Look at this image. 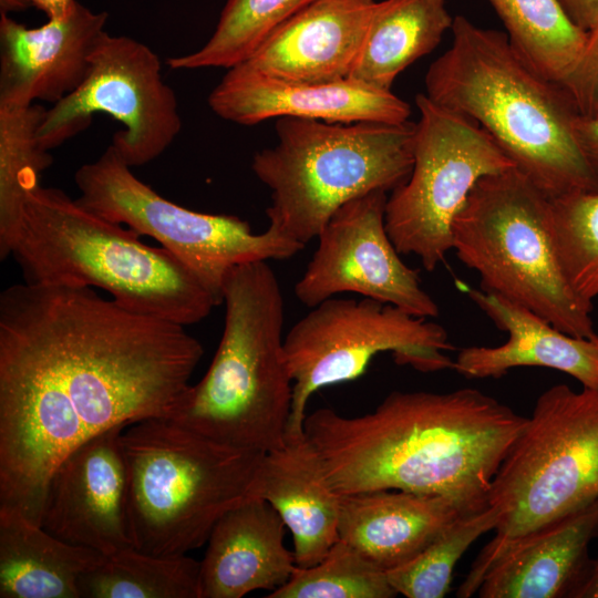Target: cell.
<instances>
[{
  "mask_svg": "<svg viewBox=\"0 0 598 598\" xmlns=\"http://www.w3.org/2000/svg\"><path fill=\"white\" fill-rule=\"evenodd\" d=\"M526 419L473 388L393 391L359 416L318 409L306 415L303 431L339 495L395 489L483 509Z\"/></svg>",
  "mask_w": 598,
  "mask_h": 598,
  "instance_id": "2",
  "label": "cell"
},
{
  "mask_svg": "<svg viewBox=\"0 0 598 598\" xmlns=\"http://www.w3.org/2000/svg\"><path fill=\"white\" fill-rule=\"evenodd\" d=\"M496 513L487 505L463 515L409 563L386 573L396 594L408 598H442L452 582L453 570L468 547L494 530Z\"/></svg>",
  "mask_w": 598,
  "mask_h": 598,
  "instance_id": "31",
  "label": "cell"
},
{
  "mask_svg": "<svg viewBox=\"0 0 598 598\" xmlns=\"http://www.w3.org/2000/svg\"><path fill=\"white\" fill-rule=\"evenodd\" d=\"M554 238L564 272L578 296L598 297V192L551 199Z\"/></svg>",
  "mask_w": 598,
  "mask_h": 598,
  "instance_id": "32",
  "label": "cell"
},
{
  "mask_svg": "<svg viewBox=\"0 0 598 598\" xmlns=\"http://www.w3.org/2000/svg\"><path fill=\"white\" fill-rule=\"evenodd\" d=\"M181 323L92 287L16 283L0 295V506L40 524L49 480L116 425L172 417L204 349Z\"/></svg>",
  "mask_w": 598,
  "mask_h": 598,
  "instance_id": "1",
  "label": "cell"
},
{
  "mask_svg": "<svg viewBox=\"0 0 598 598\" xmlns=\"http://www.w3.org/2000/svg\"><path fill=\"white\" fill-rule=\"evenodd\" d=\"M47 109L0 104V258L11 255L27 195L52 164L38 131Z\"/></svg>",
  "mask_w": 598,
  "mask_h": 598,
  "instance_id": "28",
  "label": "cell"
},
{
  "mask_svg": "<svg viewBox=\"0 0 598 598\" xmlns=\"http://www.w3.org/2000/svg\"><path fill=\"white\" fill-rule=\"evenodd\" d=\"M569 19L581 30L598 23V0H558Z\"/></svg>",
  "mask_w": 598,
  "mask_h": 598,
  "instance_id": "36",
  "label": "cell"
},
{
  "mask_svg": "<svg viewBox=\"0 0 598 598\" xmlns=\"http://www.w3.org/2000/svg\"><path fill=\"white\" fill-rule=\"evenodd\" d=\"M285 528L265 499L250 497L228 509L213 527L200 561V598H240L285 585L296 567L283 544Z\"/></svg>",
  "mask_w": 598,
  "mask_h": 598,
  "instance_id": "21",
  "label": "cell"
},
{
  "mask_svg": "<svg viewBox=\"0 0 598 598\" xmlns=\"http://www.w3.org/2000/svg\"><path fill=\"white\" fill-rule=\"evenodd\" d=\"M506 29L508 41L540 76L560 83L577 62L587 32L566 14L558 0H487Z\"/></svg>",
  "mask_w": 598,
  "mask_h": 598,
  "instance_id": "26",
  "label": "cell"
},
{
  "mask_svg": "<svg viewBox=\"0 0 598 598\" xmlns=\"http://www.w3.org/2000/svg\"><path fill=\"white\" fill-rule=\"evenodd\" d=\"M598 537V498L515 544L484 575L481 598H569Z\"/></svg>",
  "mask_w": 598,
  "mask_h": 598,
  "instance_id": "23",
  "label": "cell"
},
{
  "mask_svg": "<svg viewBox=\"0 0 598 598\" xmlns=\"http://www.w3.org/2000/svg\"><path fill=\"white\" fill-rule=\"evenodd\" d=\"M277 142L251 168L271 192L269 226L307 245L332 214L374 190H393L413 166L415 123L276 121Z\"/></svg>",
  "mask_w": 598,
  "mask_h": 598,
  "instance_id": "8",
  "label": "cell"
},
{
  "mask_svg": "<svg viewBox=\"0 0 598 598\" xmlns=\"http://www.w3.org/2000/svg\"><path fill=\"white\" fill-rule=\"evenodd\" d=\"M75 1L76 0H0L1 12L8 13L10 10L33 6L41 10L47 16L48 20L65 17Z\"/></svg>",
  "mask_w": 598,
  "mask_h": 598,
  "instance_id": "35",
  "label": "cell"
},
{
  "mask_svg": "<svg viewBox=\"0 0 598 598\" xmlns=\"http://www.w3.org/2000/svg\"><path fill=\"white\" fill-rule=\"evenodd\" d=\"M107 220L59 188L37 186L24 200L11 255L25 282L95 287L122 306L183 326L218 306L172 252Z\"/></svg>",
  "mask_w": 598,
  "mask_h": 598,
  "instance_id": "4",
  "label": "cell"
},
{
  "mask_svg": "<svg viewBox=\"0 0 598 598\" xmlns=\"http://www.w3.org/2000/svg\"><path fill=\"white\" fill-rule=\"evenodd\" d=\"M374 6V0H313L279 24L238 65L295 82L349 79Z\"/></svg>",
  "mask_w": 598,
  "mask_h": 598,
  "instance_id": "18",
  "label": "cell"
},
{
  "mask_svg": "<svg viewBox=\"0 0 598 598\" xmlns=\"http://www.w3.org/2000/svg\"><path fill=\"white\" fill-rule=\"evenodd\" d=\"M467 296L508 339L496 347L461 349L453 364L457 373L498 379L514 368L543 367L573 377L584 388L598 389V333L567 334L533 311L482 289L468 288Z\"/></svg>",
  "mask_w": 598,
  "mask_h": 598,
  "instance_id": "20",
  "label": "cell"
},
{
  "mask_svg": "<svg viewBox=\"0 0 598 598\" xmlns=\"http://www.w3.org/2000/svg\"><path fill=\"white\" fill-rule=\"evenodd\" d=\"M223 303L224 330L212 364L169 419L216 442L267 453L285 443L293 384L274 269L267 261L234 267Z\"/></svg>",
  "mask_w": 598,
  "mask_h": 598,
  "instance_id": "5",
  "label": "cell"
},
{
  "mask_svg": "<svg viewBox=\"0 0 598 598\" xmlns=\"http://www.w3.org/2000/svg\"><path fill=\"white\" fill-rule=\"evenodd\" d=\"M110 144L97 159L74 174L76 202L96 215L157 240L177 257L223 303V287L236 266L293 257L305 245L271 226L255 234L233 215L179 206L138 179Z\"/></svg>",
  "mask_w": 598,
  "mask_h": 598,
  "instance_id": "10",
  "label": "cell"
},
{
  "mask_svg": "<svg viewBox=\"0 0 598 598\" xmlns=\"http://www.w3.org/2000/svg\"><path fill=\"white\" fill-rule=\"evenodd\" d=\"M116 425L70 452L53 471L40 525L55 537L104 556L133 547L128 478Z\"/></svg>",
  "mask_w": 598,
  "mask_h": 598,
  "instance_id": "15",
  "label": "cell"
},
{
  "mask_svg": "<svg viewBox=\"0 0 598 598\" xmlns=\"http://www.w3.org/2000/svg\"><path fill=\"white\" fill-rule=\"evenodd\" d=\"M574 132L584 156L598 176V117L578 115L574 122Z\"/></svg>",
  "mask_w": 598,
  "mask_h": 598,
  "instance_id": "34",
  "label": "cell"
},
{
  "mask_svg": "<svg viewBox=\"0 0 598 598\" xmlns=\"http://www.w3.org/2000/svg\"><path fill=\"white\" fill-rule=\"evenodd\" d=\"M598 498V389L556 384L502 461L487 494L497 524L457 589L475 594L486 571L515 544Z\"/></svg>",
  "mask_w": 598,
  "mask_h": 598,
  "instance_id": "7",
  "label": "cell"
},
{
  "mask_svg": "<svg viewBox=\"0 0 598 598\" xmlns=\"http://www.w3.org/2000/svg\"><path fill=\"white\" fill-rule=\"evenodd\" d=\"M454 347L446 330L381 301L329 298L299 319L283 339L292 379V403L286 435L303 433L307 403L321 388L362 375L379 353L420 372L453 369L446 351Z\"/></svg>",
  "mask_w": 598,
  "mask_h": 598,
  "instance_id": "11",
  "label": "cell"
},
{
  "mask_svg": "<svg viewBox=\"0 0 598 598\" xmlns=\"http://www.w3.org/2000/svg\"><path fill=\"white\" fill-rule=\"evenodd\" d=\"M109 14L75 1L70 12L27 28L8 13L0 18V104L58 103L87 76L91 54Z\"/></svg>",
  "mask_w": 598,
  "mask_h": 598,
  "instance_id": "17",
  "label": "cell"
},
{
  "mask_svg": "<svg viewBox=\"0 0 598 598\" xmlns=\"http://www.w3.org/2000/svg\"><path fill=\"white\" fill-rule=\"evenodd\" d=\"M386 573L338 539L316 565H296L290 579L268 598H392Z\"/></svg>",
  "mask_w": 598,
  "mask_h": 598,
  "instance_id": "30",
  "label": "cell"
},
{
  "mask_svg": "<svg viewBox=\"0 0 598 598\" xmlns=\"http://www.w3.org/2000/svg\"><path fill=\"white\" fill-rule=\"evenodd\" d=\"M559 84L568 93L579 116L598 117V23L587 31L577 62Z\"/></svg>",
  "mask_w": 598,
  "mask_h": 598,
  "instance_id": "33",
  "label": "cell"
},
{
  "mask_svg": "<svg viewBox=\"0 0 598 598\" xmlns=\"http://www.w3.org/2000/svg\"><path fill=\"white\" fill-rule=\"evenodd\" d=\"M445 0H383L375 2L359 58L349 76L390 90L396 76L431 53L452 29Z\"/></svg>",
  "mask_w": 598,
  "mask_h": 598,
  "instance_id": "25",
  "label": "cell"
},
{
  "mask_svg": "<svg viewBox=\"0 0 598 598\" xmlns=\"http://www.w3.org/2000/svg\"><path fill=\"white\" fill-rule=\"evenodd\" d=\"M477 511L444 495L395 489L344 494L339 538L388 573L416 557L456 519Z\"/></svg>",
  "mask_w": 598,
  "mask_h": 598,
  "instance_id": "19",
  "label": "cell"
},
{
  "mask_svg": "<svg viewBox=\"0 0 598 598\" xmlns=\"http://www.w3.org/2000/svg\"><path fill=\"white\" fill-rule=\"evenodd\" d=\"M95 113L123 124L111 145L130 167L157 158L182 130L177 99L162 79L157 54L133 38L106 31L82 84L45 111L38 131L41 146L59 147L87 128Z\"/></svg>",
  "mask_w": 598,
  "mask_h": 598,
  "instance_id": "13",
  "label": "cell"
},
{
  "mask_svg": "<svg viewBox=\"0 0 598 598\" xmlns=\"http://www.w3.org/2000/svg\"><path fill=\"white\" fill-rule=\"evenodd\" d=\"M219 117L240 125L269 118L298 117L328 123L409 121L410 105L391 90L353 79L334 82H295L241 65L228 69L208 96Z\"/></svg>",
  "mask_w": 598,
  "mask_h": 598,
  "instance_id": "16",
  "label": "cell"
},
{
  "mask_svg": "<svg viewBox=\"0 0 598 598\" xmlns=\"http://www.w3.org/2000/svg\"><path fill=\"white\" fill-rule=\"evenodd\" d=\"M268 502L292 534L296 565L318 564L339 539L340 495L328 484L306 433L264 454L248 498Z\"/></svg>",
  "mask_w": 598,
  "mask_h": 598,
  "instance_id": "22",
  "label": "cell"
},
{
  "mask_svg": "<svg viewBox=\"0 0 598 598\" xmlns=\"http://www.w3.org/2000/svg\"><path fill=\"white\" fill-rule=\"evenodd\" d=\"M103 558L55 537L17 508L0 506L1 598H80L81 576Z\"/></svg>",
  "mask_w": 598,
  "mask_h": 598,
  "instance_id": "24",
  "label": "cell"
},
{
  "mask_svg": "<svg viewBox=\"0 0 598 598\" xmlns=\"http://www.w3.org/2000/svg\"><path fill=\"white\" fill-rule=\"evenodd\" d=\"M452 249L501 296L578 338L596 336L592 302L570 286L554 238L551 199L516 167L482 177L452 225Z\"/></svg>",
  "mask_w": 598,
  "mask_h": 598,
  "instance_id": "9",
  "label": "cell"
},
{
  "mask_svg": "<svg viewBox=\"0 0 598 598\" xmlns=\"http://www.w3.org/2000/svg\"><path fill=\"white\" fill-rule=\"evenodd\" d=\"M313 0H227L207 42L167 59L173 70L230 69L247 60L285 20Z\"/></svg>",
  "mask_w": 598,
  "mask_h": 598,
  "instance_id": "29",
  "label": "cell"
},
{
  "mask_svg": "<svg viewBox=\"0 0 598 598\" xmlns=\"http://www.w3.org/2000/svg\"><path fill=\"white\" fill-rule=\"evenodd\" d=\"M415 104L412 171L388 197L384 220L396 250L433 271L452 249L453 221L475 184L515 165L472 120L424 93Z\"/></svg>",
  "mask_w": 598,
  "mask_h": 598,
  "instance_id": "12",
  "label": "cell"
},
{
  "mask_svg": "<svg viewBox=\"0 0 598 598\" xmlns=\"http://www.w3.org/2000/svg\"><path fill=\"white\" fill-rule=\"evenodd\" d=\"M451 47L430 65L425 95L481 126L550 199L598 192L574 132L566 90L516 53L505 32L455 16Z\"/></svg>",
  "mask_w": 598,
  "mask_h": 598,
  "instance_id": "3",
  "label": "cell"
},
{
  "mask_svg": "<svg viewBox=\"0 0 598 598\" xmlns=\"http://www.w3.org/2000/svg\"><path fill=\"white\" fill-rule=\"evenodd\" d=\"M122 447L133 547L158 556L207 543L217 520L248 498L265 454L216 442L167 417L130 424Z\"/></svg>",
  "mask_w": 598,
  "mask_h": 598,
  "instance_id": "6",
  "label": "cell"
},
{
  "mask_svg": "<svg viewBox=\"0 0 598 598\" xmlns=\"http://www.w3.org/2000/svg\"><path fill=\"white\" fill-rule=\"evenodd\" d=\"M386 192L374 190L338 208L319 235L318 247L296 282V298L308 308L352 292L421 318L440 308L422 288L417 270L403 262L385 228Z\"/></svg>",
  "mask_w": 598,
  "mask_h": 598,
  "instance_id": "14",
  "label": "cell"
},
{
  "mask_svg": "<svg viewBox=\"0 0 598 598\" xmlns=\"http://www.w3.org/2000/svg\"><path fill=\"white\" fill-rule=\"evenodd\" d=\"M79 590L80 598H200V561L127 547L85 571Z\"/></svg>",
  "mask_w": 598,
  "mask_h": 598,
  "instance_id": "27",
  "label": "cell"
},
{
  "mask_svg": "<svg viewBox=\"0 0 598 598\" xmlns=\"http://www.w3.org/2000/svg\"><path fill=\"white\" fill-rule=\"evenodd\" d=\"M569 598H598V554L590 558L582 578Z\"/></svg>",
  "mask_w": 598,
  "mask_h": 598,
  "instance_id": "37",
  "label": "cell"
}]
</instances>
